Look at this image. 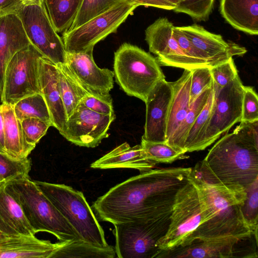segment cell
Segmentation results:
<instances>
[{
	"instance_id": "obj_31",
	"label": "cell",
	"mask_w": 258,
	"mask_h": 258,
	"mask_svg": "<svg viewBox=\"0 0 258 258\" xmlns=\"http://www.w3.org/2000/svg\"><path fill=\"white\" fill-rule=\"evenodd\" d=\"M213 88V82L210 87L201 92L190 104L185 117L176 132L170 146L186 153L184 150V143L187 134L205 105Z\"/></svg>"
},
{
	"instance_id": "obj_2",
	"label": "cell",
	"mask_w": 258,
	"mask_h": 258,
	"mask_svg": "<svg viewBox=\"0 0 258 258\" xmlns=\"http://www.w3.org/2000/svg\"><path fill=\"white\" fill-rule=\"evenodd\" d=\"M240 122L191 168V176L233 188H245L258 177V120Z\"/></svg>"
},
{
	"instance_id": "obj_33",
	"label": "cell",
	"mask_w": 258,
	"mask_h": 258,
	"mask_svg": "<svg viewBox=\"0 0 258 258\" xmlns=\"http://www.w3.org/2000/svg\"><path fill=\"white\" fill-rule=\"evenodd\" d=\"M141 145L147 158L156 164L172 163L182 158L186 153L165 142H151L142 139Z\"/></svg>"
},
{
	"instance_id": "obj_24",
	"label": "cell",
	"mask_w": 258,
	"mask_h": 258,
	"mask_svg": "<svg viewBox=\"0 0 258 258\" xmlns=\"http://www.w3.org/2000/svg\"><path fill=\"white\" fill-rule=\"evenodd\" d=\"M220 12L234 28L258 34V0H220Z\"/></svg>"
},
{
	"instance_id": "obj_30",
	"label": "cell",
	"mask_w": 258,
	"mask_h": 258,
	"mask_svg": "<svg viewBox=\"0 0 258 258\" xmlns=\"http://www.w3.org/2000/svg\"><path fill=\"white\" fill-rule=\"evenodd\" d=\"M214 92L212 89L203 109L198 116L186 136L184 143L186 152L203 150L206 129L212 110Z\"/></svg>"
},
{
	"instance_id": "obj_41",
	"label": "cell",
	"mask_w": 258,
	"mask_h": 258,
	"mask_svg": "<svg viewBox=\"0 0 258 258\" xmlns=\"http://www.w3.org/2000/svg\"><path fill=\"white\" fill-rule=\"evenodd\" d=\"M257 120V94L252 87L244 86L240 122H251Z\"/></svg>"
},
{
	"instance_id": "obj_21",
	"label": "cell",
	"mask_w": 258,
	"mask_h": 258,
	"mask_svg": "<svg viewBox=\"0 0 258 258\" xmlns=\"http://www.w3.org/2000/svg\"><path fill=\"white\" fill-rule=\"evenodd\" d=\"M39 85L48 108L52 126L61 132L67 120L61 99L56 65L42 56L39 62Z\"/></svg>"
},
{
	"instance_id": "obj_6",
	"label": "cell",
	"mask_w": 258,
	"mask_h": 258,
	"mask_svg": "<svg viewBox=\"0 0 258 258\" xmlns=\"http://www.w3.org/2000/svg\"><path fill=\"white\" fill-rule=\"evenodd\" d=\"M113 72L121 89L144 102L156 84L165 79L156 57L127 43L114 52Z\"/></svg>"
},
{
	"instance_id": "obj_34",
	"label": "cell",
	"mask_w": 258,
	"mask_h": 258,
	"mask_svg": "<svg viewBox=\"0 0 258 258\" xmlns=\"http://www.w3.org/2000/svg\"><path fill=\"white\" fill-rule=\"evenodd\" d=\"M121 0H83L68 30L75 29L105 12Z\"/></svg>"
},
{
	"instance_id": "obj_23",
	"label": "cell",
	"mask_w": 258,
	"mask_h": 258,
	"mask_svg": "<svg viewBox=\"0 0 258 258\" xmlns=\"http://www.w3.org/2000/svg\"><path fill=\"white\" fill-rule=\"evenodd\" d=\"M36 234L21 207L7 190L5 181H0V234L34 236Z\"/></svg>"
},
{
	"instance_id": "obj_38",
	"label": "cell",
	"mask_w": 258,
	"mask_h": 258,
	"mask_svg": "<svg viewBox=\"0 0 258 258\" xmlns=\"http://www.w3.org/2000/svg\"><path fill=\"white\" fill-rule=\"evenodd\" d=\"M25 139L34 149L40 139L46 134L51 125L39 118H28L21 121Z\"/></svg>"
},
{
	"instance_id": "obj_43",
	"label": "cell",
	"mask_w": 258,
	"mask_h": 258,
	"mask_svg": "<svg viewBox=\"0 0 258 258\" xmlns=\"http://www.w3.org/2000/svg\"><path fill=\"white\" fill-rule=\"evenodd\" d=\"M173 35L179 47L188 57L202 67H209L190 40L178 27L174 26Z\"/></svg>"
},
{
	"instance_id": "obj_27",
	"label": "cell",
	"mask_w": 258,
	"mask_h": 258,
	"mask_svg": "<svg viewBox=\"0 0 258 258\" xmlns=\"http://www.w3.org/2000/svg\"><path fill=\"white\" fill-rule=\"evenodd\" d=\"M56 67L59 91L68 119L89 93L79 83L66 63Z\"/></svg>"
},
{
	"instance_id": "obj_1",
	"label": "cell",
	"mask_w": 258,
	"mask_h": 258,
	"mask_svg": "<svg viewBox=\"0 0 258 258\" xmlns=\"http://www.w3.org/2000/svg\"><path fill=\"white\" fill-rule=\"evenodd\" d=\"M191 170L170 167L140 173L111 188L91 208L100 220L112 224L149 222L167 230L176 194Z\"/></svg>"
},
{
	"instance_id": "obj_37",
	"label": "cell",
	"mask_w": 258,
	"mask_h": 258,
	"mask_svg": "<svg viewBox=\"0 0 258 258\" xmlns=\"http://www.w3.org/2000/svg\"><path fill=\"white\" fill-rule=\"evenodd\" d=\"M214 2L215 0H186L173 11L185 14L198 22L206 21L212 12Z\"/></svg>"
},
{
	"instance_id": "obj_48",
	"label": "cell",
	"mask_w": 258,
	"mask_h": 258,
	"mask_svg": "<svg viewBox=\"0 0 258 258\" xmlns=\"http://www.w3.org/2000/svg\"><path fill=\"white\" fill-rule=\"evenodd\" d=\"M171 4L176 6V8L181 3L185 2L186 0H165Z\"/></svg>"
},
{
	"instance_id": "obj_25",
	"label": "cell",
	"mask_w": 258,
	"mask_h": 258,
	"mask_svg": "<svg viewBox=\"0 0 258 258\" xmlns=\"http://www.w3.org/2000/svg\"><path fill=\"white\" fill-rule=\"evenodd\" d=\"M191 77V70H184L181 76L177 80L171 82L173 95L166 131V143L169 145L189 108Z\"/></svg>"
},
{
	"instance_id": "obj_9",
	"label": "cell",
	"mask_w": 258,
	"mask_h": 258,
	"mask_svg": "<svg viewBox=\"0 0 258 258\" xmlns=\"http://www.w3.org/2000/svg\"><path fill=\"white\" fill-rule=\"evenodd\" d=\"M42 56L30 44L12 57L5 71L2 103L14 105L27 96L41 93L39 62Z\"/></svg>"
},
{
	"instance_id": "obj_11",
	"label": "cell",
	"mask_w": 258,
	"mask_h": 258,
	"mask_svg": "<svg viewBox=\"0 0 258 258\" xmlns=\"http://www.w3.org/2000/svg\"><path fill=\"white\" fill-rule=\"evenodd\" d=\"M244 88L239 75L223 88L213 82L214 102L205 131L204 150L240 122Z\"/></svg>"
},
{
	"instance_id": "obj_8",
	"label": "cell",
	"mask_w": 258,
	"mask_h": 258,
	"mask_svg": "<svg viewBox=\"0 0 258 258\" xmlns=\"http://www.w3.org/2000/svg\"><path fill=\"white\" fill-rule=\"evenodd\" d=\"M138 6L131 0H121L105 12L63 33L62 39L67 53L93 49L98 42L115 32Z\"/></svg>"
},
{
	"instance_id": "obj_18",
	"label": "cell",
	"mask_w": 258,
	"mask_h": 258,
	"mask_svg": "<svg viewBox=\"0 0 258 258\" xmlns=\"http://www.w3.org/2000/svg\"><path fill=\"white\" fill-rule=\"evenodd\" d=\"M248 239V238H247ZM241 239L233 236L197 238L188 244L160 253L158 257L228 258L235 257L236 246Z\"/></svg>"
},
{
	"instance_id": "obj_42",
	"label": "cell",
	"mask_w": 258,
	"mask_h": 258,
	"mask_svg": "<svg viewBox=\"0 0 258 258\" xmlns=\"http://www.w3.org/2000/svg\"><path fill=\"white\" fill-rule=\"evenodd\" d=\"M82 102L89 109L103 115L114 113L112 99L110 94L99 95L89 93L82 100Z\"/></svg>"
},
{
	"instance_id": "obj_35",
	"label": "cell",
	"mask_w": 258,
	"mask_h": 258,
	"mask_svg": "<svg viewBox=\"0 0 258 258\" xmlns=\"http://www.w3.org/2000/svg\"><path fill=\"white\" fill-rule=\"evenodd\" d=\"M246 197L241 208L244 220L250 229L257 232L258 177L245 188Z\"/></svg>"
},
{
	"instance_id": "obj_7",
	"label": "cell",
	"mask_w": 258,
	"mask_h": 258,
	"mask_svg": "<svg viewBox=\"0 0 258 258\" xmlns=\"http://www.w3.org/2000/svg\"><path fill=\"white\" fill-rule=\"evenodd\" d=\"M34 182L71 224L80 240L98 247L109 245L103 228L82 191L63 184Z\"/></svg>"
},
{
	"instance_id": "obj_32",
	"label": "cell",
	"mask_w": 258,
	"mask_h": 258,
	"mask_svg": "<svg viewBox=\"0 0 258 258\" xmlns=\"http://www.w3.org/2000/svg\"><path fill=\"white\" fill-rule=\"evenodd\" d=\"M16 117L21 121L28 118H37L43 120L52 126L50 113L41 93L27 96L14 105Z\"/></svg>"
},
{
	"instance_id": "obj_20",
	"label": "cell",
	"mask_w": 258,
	"mask_h": 258,
	"mask_svg": "<svg viewBox=\"0 0 258 258\" xmlns=\"http://www.w3.org/2000/svg\"><path fill=\"white\" fill-rule=\"evenodd\" d=\"M64 242L53 243L35 235L0 234V258H52Z\"/></svg>"
},
{
	"instance_id": "obj_22",
	"label": "cell",
	"mask_w": 258,
	"mask_h": 258,
	"mask_svg": "<svg viewBox=\"0 0 258 258\" xmlns=\"http://www.w3.org/2000/svg\"><path fill=\"white\" fill-rule=\"evenodd\" d=\"M156 164L147 158L141 144L131 147L125 142L92 163L90 167L101 169L132 168L142 173L153 169Z\"/></svg>"
},
{
	"instance_id": "obj_40",
	"label": "cell",
	"mask_w": 258,
	"mask_h": 258,
	"mask_svg": "<svg viewBox=\"0 0 258 258\" xmlns=\"http://www.w3.org/2000/svg\"><path fill=\"white\" fill-rule=\"evenodd\" d=\"M213 82L223 88L238 76L233 57L210 68Z\"/></svg>"
},
{
	"instance_id": "obj_39",
	"label": "cell",
	"mask_w": 258,
	"mask_h": 258,
	"mask_svg": "<svg viewBox=\"0 0 258 258\" xmlns=\"http://www.w3.org/2000/svg\"><path fill=\"white\" fill-rule=\"evenodd\" d=\"M210 67H204L191 70V77L189 90V105L204 90L213 82Z\"/></svg>"
},
{
	"instance_id": "obj_29",
	"label": "cell",
	"mask_w": 258,
	"mask_h": 258,
	"mask_svg": "<svg viewBox=\"0 0 258 258\" xmlns=\"http://www.w3.org/2000/svg\"><path fill=\"white\" fill-rule=\"evenodd\" d=\"M115 249L109 245L105 247L94 246L81 240L64 241L53 255L56 257L113 258Z\"/></svg>"
},
{
	"instance_id": "obj_13",
	"label": "cell",
	"mask_w": 258,
	"mask_h": 258,
	"mask_svg": "<svg viewBox=\"0 0 258 258\" xmlns=\"http://www.w3.org/2000/svg\"><path fill=\"white\" fill-rule=\"evenodd\" d=\"M115 119V113H98L87 108L81 101L59 133L76 145L95 148L108 137V131Z\"/></svg>"
},
{
	"instance_id": "obj_5",
	"label": "cell",
	"mask_w": 258,
	"mask_h": 258,
	"mask_svg": "<svg viewBox=\"0 0 258 258\" xmlns=\"http://www.w3.org/2000/svg\"><path fill=\"white\" fill-rule=\"evenodd\" d=\"M211 216L202 193L188 176L176 194L167 231L157 243L159 254L188 244L199 226Z\"/></svg>"
},
{
	"instance_id": "obj_12",
	"label": "cell",
	"mask_w": 258,
	"mask_h": 258,
	"mask_svg": "<svg viewBox=\"0 0 258 258\" xmlns=\"http://www.w3.org/2000/svg\"><path fill=\"white\" fill-rule=\"evenodd\" d=\"M114 247L119 258L157 257L158 242L167 230L151 222L133 221L113 224Z\"/></svg>"
},
{
	"instance_id": "obj_26",
	"label": "cell",
	"mask_w": 258,
	"mask_h": 258,
	"mask_svg": "<svg viewBox=\"0 0 258 258\" xmlns=\"http://www.w3.org/2000/svg\"><path fill=\"white\" fill-rule=\"evenodd\" d=\"M6 153L17 159L26 158L34 149L26 142L21 121L16 117L14 105L2 104Z\"/></svg>"
},
{
	"instance_id": "obj_16",
	"label": "cell",
	"mask_w": 258,
	"mask_h": 258,
	"mask_svg": "<svg viewBox=\"0 0 258 258\" xmlns=\"http://www.w3.org/2000/svg\"><path fill=\"white\" fill-rule=\"evenodd\" d=\"M172 95V83L165 79L159 81L150 92L145 102L146 120L142 139L166 142L167 121Z\"/></svg>"
},
{
	"instance_id": "obj_45",
	"label": "cell",
	"mask_w": 258,
	"mask_h": 258,
	"mask_svg": "<svg viewBox=\"0 0 258 258\" xmlns=\"http://www.w3.org/2000/svg\"><path fill=\"white\" fill-rule=\"evenodd\" d=\"M22 5L21 0H0V15L16 12Z\"/></svg>"
},
{
	"instance_id": "obj_36",
	"label": "cell",
	"mask_w": 258,
	"mask_h": 258,
	"mask_svg": "<svg viewBox=\"0 0 258 258\" xmlns=\"http://www.w3.org/2000/svg\"><path fill=\"white\" fill-rule=\"evenodd\" d=\"M31 166V160L28 157L17 159L0 152V181L20 176L29 175Z\"/></svg>"
},
{
	"instance_id": "obj_4",
	"label": "cell",
	"mask_w": 258,
	"mask_h": 258,
	"mask_svg": "<svg viewBox=\"0 0 258 258\" xmlns=\"http://www.w3.org/2000/svg\"><path fill=\"white\" fill-rule=\"evenodd\" d=\"M5 182L7 190L36 233L48 232L60 241L80 240L71 224L29 175L15 177Z\"/></svg>"
},
{
	"instance_id": "obj_46",
	"label": "cell",
	"mask_w": 258,
	"mask_h": 258,
	"mask_svg": "<svg viewBox=\"0 0 258 258\" xmlns=\"http://www.w3.org/2000/svg\"><path fill=\"white\" fill-rule=\"evenodd\" d=\"M0 152L6 153L5 148V135L2 104L0 105Z\"/></svg>"
},
{
	"instance_id": "obj_3",
	"label": "cell",
	"mask_w": 258,
	"mask_h": 258,
	"mask_svg": "<svg viewBox=\"0 0 258 258\" xmlns=\"http://www.w3.org/2000/svg\"><path fill=\"white\" fill-rule=\"evenodd\" d=\"M199 188L211 213V218L201 224L190 243L197 238L233 236L247 239L252 232L245 223L241 208L246 197L245 188H229L221 184L210 183L189 175Z\"/></svg>"
},
{
	"instance_id": "obj_28",
	"label": "cell",
	"mask_w": 258,
	"mask_h": 258,
	"mask_svg": "<svg viewBox=\"0 0 258 258\" xmlns=\"http://www.w3.org/2000/svg\"><path fill=\"white\" fill-rule=\"evenodd\" d=\"M83 0H44L50 21L57 33L71 26Z\"/></svg>"
},
{
	"instance_id": "obj_19",
	"label": "cell",
	"mask_w": 258,
	"mask_h": 258,
	"mask_svg": "<svg viewBox=\"0 0 258 258\" xmlns=\"http://www.w3.org/2000/svg\"><path fill=\"white\" fill-rule=\"evenodd\" d=\"M30 44L16 12L0 15V97L8 62L16 52Z\"/></svg>"
},
{
	"instance_id": "obj_15",
	"label": "cell",
	"mask_w": 258,
	"mask_h": 258,
	"mask_svg": "<svg viewBox=\"0 0 258 258\" xmlns=\"http://www.w3.org/2000/svg\"><path fill=\"white\" fill-rule=\"evenodd\" d=\"M178 27L210 68L234 56H242L247 52L244 47L226 41L221 35L211 33L199 25Z\"/></svg>"
},
{
	"instance_id": "obj_10",
	"label": "cell",
	"mask_w": 258,
	"mask_h": 258,
	"mask_svg": "<svg viewBox=\"0 0 258 258\" xmlns=\"http://www.w3.org/2000/svg\"><path fill=\"white\" fill-rule=\"evenodd\" d=\"M16 12L30 43L55 65L66 63L63 42L50 21L45 4L22 5Z\"/></svg>"
},
{
	"instance_id": "obj_47",
	"label": "cell",
	"mask_w": 258,
	"mask_h": 258,
	"mask_svg": "<svg viewBox=\"0 0 258 258\" xmlns=\"http://www.w3.org/2000/svg\"><path fill=\"white\" fill-rule=\"evenodd\" d=\"M23 6H41L44 4V0H21Z\"/></svg>"
},
{
	"instance_id": "obj_44",
	"label": "cell",
	"mask_w": 258,
	"mask_h": 258,
	"mask_svg": "<svg viewBox=\"0 0 258 258\" xmlns=\"http://www.w3.org/2000/svg\"><path fill=\"white\" fill-rule=\"evenodd\" d=\"M139 6L153 7L167 10H173L176 6L165 0H131Z\"/></svg>"
},
{
	"instance_id": "obj_17",
	"label": "cell",
	"mask_w": 258,
	"mask_h": 258,
	"mask_svg": "<svg viewBox=\"0 0 258 258\" xmlns=\"http://www.w3.org/2000/svg\"><path fill=\"white\" fill-rule=\"evenodd\" d=\"M93 50L67 53L66 63L79 83L89 93L109 94L113 87V72L108 69H101L96 64Z\"/></svg>"
},
{
	"instance_id": "obj_14",
	"label": "cell",
	"mask_w": 258,
	"mask_h": 258,
	"mask_svg": "<svg viewBox=\"0 0 258 258\" xmlns=\"http://www.w3.org/2000/svg\"><path fill=\"white\" fill-rule=\"evenodd\" d=\"M174 26L165 17L159 18L145 30L150 52L155 54L160 66L192 70L204 67L188 57L173 35Z\"/></svg>"
}]
</instances>
